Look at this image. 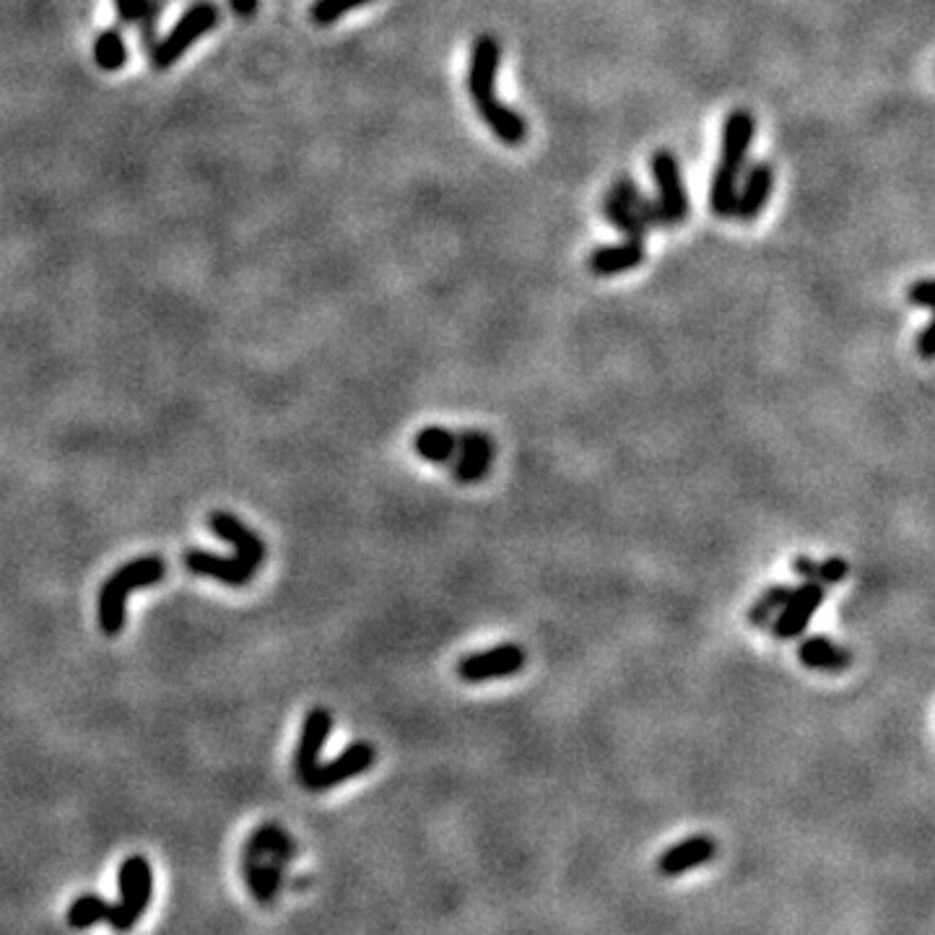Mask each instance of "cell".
I'll return each instance as SVG.
<instances>
[{
	"label": "cell",
	"mask_w": 935,
	"mask_h": 935,
	"mask_svg": "<svg viewBox=\"0 0 935 935\" xmlns=\"http://www.w3.org/2000/svg\"><path fill=\"white\" fill-rule=\"evenodd\" d=\"M772 190H774V166L770 162H753L746 170L744 185H738L736 211H733V216L744 224L757 222L761 211H764V205L770 203Z\"/></svg>",
	"instance_id": "cell-10"
},
{
	"label": "cell",
	"mask_w": 935,
	"mask_h": 935,
	"mask_svg": "<svg viewBox=\"0 0 935 935\" xmlns=\"http://www.w3.org/2000/svg\"><path fill=\"white\" fill-rule=\"evenodd\" d=\"M494 460V445L489 434L478 429H465L458 434V450L452 463V476L460 484H476L489 473Z\"/></svg>",
	"instance_id": "cell-9"
},
{
	"label": "cell",
	"mask_w": 935,
	"mask_h": 935,
	"mask_svg": "<svg viewBox=\"0 0 935 935\" xmlns=\"http://www.w3.org/2000/svg\"><path fill=\"white\" fill-rule=\"evenodd\" d=\"M527 654L520 645L502 643L491 650L465 654L458 663V676L467 684H481L491 678H510L525 668Z\"/></svg>",
	"instance_id": "cell-6"
},
{
	"label": "cell",
	"mask_w": 935,
	"mask_h": 935,
	"mask_svg": "<svg viewBox=\"0 0 935 935\" xmlns=\"http://www.w3.org/2000/svg\"><path fill=\"white\" fill-rule=\"evenodd\" d=\"M600 213H603L608 224L616 226L626 239H645L647 234H650V229L643 224V219H639L637 213H634L613 190H608V196L600 200Z\"/></svg>",
	"instance_id": "cell-25"
},
{
	"label": "cell",
	"mask_w": 935,
	"mask_h": 935,
	"mask_svg": "<svg viewBox=\"0 0 935 935\" xmlns=\"http://www.w3.org/2000/svg\"><path fill=\"white\" fill-rule=\"evenodd\" d=\"M476 110L484 117V123L489 125V130L507 146H523L527 140V120L520 115L518 110H512L510 104H504L502 99H497V94L489 99H481L476 102Z\"/></svg>",
	"instance_id": "cell-18"
},
{
	"label": "cell",
	"mask_w": 935,
	"mask_h": 935,
	"mask_svg": "<svg viewBox=\"0 0 935 935\" xmlns=\"http://www.w3.org/2000/svg\"><path fill=\"white\" fill-rule=\"evenodd\" d=\"M793 572L798 577L811 579L819 585H839L842 579L850 574V564L842 557H830V559H811V557H795Z\"/></svg>",
	"instance_id": "cell-23"
},
{
	"label": "cell",
	"mask_w": 935,
	"mask_h": 935,
	"mask_svg": "<svg viewBox=\"0 0 935 935\" xmlns=\"http://www.w3.org/2000/svg\"><path fill=\"white\" fill-rule=\"evenodd\" d=\"M242 858L273 860V863L289 865L297 858V842L280 824H260L245 842Z\"/></svg>",
	"instance_id": "cell-16"
},
{
	"label": "cell",
	"mask_w": 935,
	"mask_h": 935,
	"mask_svg": "<svg viewBox=\"0 0 935 935\" xmlns=\"http://www.w3.org/2000/svg\"><path fill=\"white\" fill-rule=\"evenodd\" d=\"M824 603V585L806 579L800 587H793L790 596L772 621V634L777 639H798L806 632L808 621Z\"/></svg>",
	"instance_id": "cell-7"
},
{
	"label": "cell",
	"mask_w": 935,
	"mask_h": 935,
	"mask_svg": "<svg viewBox=\"0 0 935 935\" xmlns=\"http://www.w3.org/2000/svg\"><path fill=\"white\" fill-rule=\"evenodd\" d=\"M331 731H333V714L327 712L325 707H315V710L307 712L302 736H299V744H297V753H294V770H297L299 780H302L304 774L320 761V751H323Z\"/></svg>",
	"instance_id": "cell-14"
},
{
	"label": "cell",
	"mask_w": 935,
	"mask_h": 935,
	"mask_svg": "<svg viewBox=\"0 0 935 935\" xmlns=\"http://www.w3.org/2000/svg\"><path fill=\"white\" fill-rule=\"evenodd\" d=\"M219 24V9L213 3H196L192 9L183 13V18L175 24V29L166 35L162 42L153 45L151 60L157 71H170L179 58L198 42L200 37L209 35L213 26Z\"/></svg>",
	"instance_id": "cell-3"
},
{
	"label": "cell",
	"mask_w": 935,
	"mask_h": 935,
	"mask_svg": "<svg viewBox=\"0 0 935 935\" xmlns=\"http://www.w3.org/2000/svg\"><path fill=\"white\" fill-rule=\"evenodd\" d=\"M611 190L616 192V196L624 200L626 205H629V209L637 213L639 219H643V224L647 226V229H663L665 226V219H663V211H660V205H658V200L654 198H650L647 196V192L643 190V187H639V183L634 177H629V175H621L616 183L611 185ZM668 229V226H665Z\"/></svg>",
	"instance_id": "cell-21"
},
{
	"label": "cell",
	"mask_w": 935,
	"mask_h": 935,
	"mask_svg": "<svg viewBox=\"0 0 935 935\" xmlns=\"http://www.w3.org/2000/svg\"><path fill=\"white\" fill-rule=\"evenodd\" d=\"M798 658L800 663L811 668V671H824V673L845 671L852 660L845 647L832 643V639L821 637V634H816V637H806L803 643H800Z\"/></svg>",
	"instance_id": "cell-20"
},
{
	"label": "cell",
	"mask_w": 935,
	"mask_h": 935,
	"mask_svg": "<svg viewBox=\"0 0 935 935\" xmlns=\"http://www.w3.org/2000/svg\"><path fill=\"white\" fill-rule=\"evenodd\" d=\"M793 587L790 585H770L761 596L753 600L751 608L746 611V621L753 626V629H766V626L772 624L774 616L780 613V608L790 596Z\"/></svg>",
	"instance_id": "cell-27"
},
{
	"label": "cell",
	"mask_w": 935,
	"mask_h": 935,
	"mask_svg": "<svg viewBox=\"0 0 935 935\" xmlns=\"http://www.w3.org/2000/svg\"><path fill=\"white\" fill-rule=\"evenodd\" d=\"M645 260H647L645 239L624 237V242L619 245L596 247V250L590 252V258H587V269L600 278H608V276H619V273L634 271L637 265H643Z\"/></svg>",
	"instance_id": "cell-15"
},
{
	"label": "cell",
	"mask_w": 935,
	"mask_h": 935,
	"mask_svg": "<svg viewBox=\"0 0 935 935\" xmlns=\"http://www.w3.org/2000/svg\"><path fill=\"white\" fill-rule=\"evenodd\" d=\"M94 58H97V65L102 71L123 68L125 60H128V50H125L123 37L112 29L102 32V35L97 37V42H94Z\"/></svg>",
	"instance_id": "cell-28"
},
{
	"label": "cell",
	"mask_w": 935,
	"mask_h": 935,
	"mask_svg": "<svg viewBox=\"0 0 935 935\" xmlns=\"http://www.w3.org/2000/svg\"><path fill=\"white\" fill-rule=\"evenodd\" d=\"M652 179L658 187V205L663 211L665 226L684 224L691 213L689 192H686L684 175H681L678 159L671 151H654L652 153Z\"/></svg>",
	"instance_id": "cell-5"
},
{
	"label": "cell",
	"mask_w": 935,
	"mask_h": 935,
	"mask_svg": "<svg viewBox=\"0 0 935 935\" xmlns=\"http://www.w3.org/2000/svg\"><path fill=\"white\" fill-rule=\"evenodd\" d=\"M753 136H757V120L751 112L733 110L725 117L723 140H720V164L727 170L740 172L748 162V151H751Z\"/></svg>",
	"instance_id": "cell-13"
},
{
	"label": "cell",
	"mask_w": 935,
	"mask_h": 935,
	"mask_svg": "<svg viewBox=\"0 0 935 935\" xmlns=\"http://www.w3.org/2000/svg\"><path fill=\"white\" fill-rule=\"evenodd\" d=\"M183 564L190 570L192 574H200V577H213L219 579V583L229 585V587H245L247 583H252V577H255V570L252 566H247L239 557H216V553L209 551H200V549H190L185 551Z\"/></svg>",
	"instance_id": "cell-12"
},
{
	"label": "cell",
	"mask_w": 935,
	"mask_h": 935,
	"mask_svg": "<svg viewBox=\"0 0 935 935\" xmlns=\"http://www.w3.org/2000/svg\"><path fill=\"white\" fill-rule=\"evenodd\" d=\"M284 868L286 865L273 863V860L242 858L245 884L260 905H273L276 901L280 886H284Z\"/></svg>",
	"instance_id": "cell-19"
},
{
	"label": "cell",
	"mask_w": 935,
	"mask_h": 935,
	"mask_svg": "<svg viewBox=\"0 0 935 935\" xmlns=\"http://www.w3.org/2000/svg\"><path fill=\"white\" fill-rule=\"evenodd\" d=\"M714 855H718V845H714V839L689 837V839L678 842V845L668 847V850L660 855L658 871L668 878H676V876H681V873L691 871V868L712 863Z\"/></svg>",
	"instance_id": "cell-17"
},
{
	"label": "cell",
	"mask_w": 935,
	"mask_h": 935,
	"mask_svg": "<svg viewBox=\"0 0 935 935\" xmlns=\"http://www.w3.org/2000/svg\"><path fill=\"white\" fill-rule=\"evenodd\" d=\"M166 564L162 557H138L115 570L104 579L102 590H99V629L107 637H117L125 629V616H128V598L133 590L140 587H153L164 579Z\"/></svg>",
	"instance_id": "cell-1"
},
{
	"label": "cell",
	"mask_w": 935,
	"mask_h": 935,
	"mask_svg": "<svg viewBox=\"0 0 935 935\" xmlns=\"http://www.w3.org/2000/svg\"><path fill=\"white\" fill-rule=\"evenodd\" d=\"M413 450L426 463H450L458 450V434L445 429V426H424L416 437H413Z\"/></svg>",
	"instance_id": "cell-22"
},
{
	"label": "cell",
	"mask_w": 935,
	"mask_h": 935,
	"mask_svg": "<svg viewBox=\"0 0 935 935\" xmlns=\"http://www.w3.org/2000/svg\"><path fill=\"white\" fill-rule=\"evenodd\" d=\"M499 63H502V45L494 35H478L471 47V63H467V91L473 102L494 97Z\"/></svg>",
	"instance_id": "cell-8"
},
{
	"label": "cell",
	"mask_w": 935,
	"mask_h": 935,
	"mask_svg": "<svg viewBox=\"0 0 935 935\" xmlns=\"http://www.w3.org/2000/svg\"><path fill=\"white\" fill-rule=\"evenodd\" d=\"M120 897L112 905L107 925L115 933H130L151 907L153 899V871L144 855H130L120 863L117 873Z\"/></svg>",
	"instance_id": "cell-2"
},
{
	"label": "cell",
	"mask_w": 935,
	"mask_h": 935,
	"mask_svg": "<svg viewBox=\"0 0 935 935\" xmlns=\"http://www.w3.org/2000/svg\"><path fill=\"white\" fill-rule=\"evenodd\" d=\"M209 525L219 538H224L226 544L234 546V557L242 559L245 564L252 566L255 572L260 570V564H263L265 559V546L252 527H247L242 520L232 512H211Z\"/></svg>",
	"instance_id": "cell-11"
},
{
	"label": "cell",
	"mask_w": 935,
	"mask_h": 935,
	"mask_svg": "<svg viewBox=\"0 0 935 935\" xmlns=\"http://www.w3.org/2000/svg\"><path fill=\"white\" fill-rule=\"evenodd\" d=\"M907 302L914 307H923V310H931L933 307V280L931 278H920L910 284V289H907Z\"/></svg>",
	"instance_id": "cell-31"
},
{
	"label": "cell",
	"mask_w": 935,
	"mask_h": 935,
	"mask_svg": "<svg viewBox=\"0 0 935 935\" xmlns=\"http://www.w3.org/2000/svg\"><path fill=\"white\" fill-rule=\"evenodd\" d=\"M374 761H377L374 746L366 744V740H357V744L346 746L333 761H325V764H320L317 761V764L312 766L299 783L312 793H325L331 790V787L349 783V780L359 777V774H364L366 770H372Z\"/></svg>",
	"instance_id": "cell-4"
},
{
	"label": "cell",
	"mask_w": 935,
	"mask_h": 935,
	"mask_svg": "<svg viewBox=\"0 0 935 935\" xmlns=\"http://www.w3.org/2000/svg\"><path fill=\"white\" fill-rule=\"evenodd\" d=\"M933 340H935V327H933V323H927L923 331H920V336H918V353L920 357L925 359V362H931L933 359Z\"/></svg>",
	"instance_id": "cell-33"
},
{
	"label": "cell",
	"mask_w": 935,
	"mask_h": 935,
	"mask_svg": "<svg viewBox=\"0 0 935 935\" xmlns=\"http://www.w3.org/2000/svg\"><path fill=\"white\" fill-rule=\"evenodd\" d=\"M146 3H149V0H115V11H117L120 24H125V26L138 24V18L144 16V11H146Z\"/></svg>",
	"instance_id": "cell-32"
},
{
	"label": "cell",
	"mask_w": 935,
	"mask_h": 935,
	"mask_svg": "<svg viewBox=\"0 0 935 935\" xmlns=\"http://www.w3.org/2000/svg\"><path fill=\"white\" fill-rule=\"evenodd\" d=\"M110 912H112V901L99 897V894H82V897L71 901L65 920H68L71 931H89L94 925L107 923V920H110Z\"/></svg>",
	"instance_id": "cell-24"
},
{
	"label": "cell",
	"mask_w": 935,
	"mask_h": 935,
	"mask_svg": "<svg viewBox=\"0 0 935 935\" xmlns=\"http://www.w3.org/2000/svg\"><path fill=\"white\" fill-rule=\"evenodd\" d=\"M229 5H232V11L237 13V16L247 18V16H252V13H255L258 0H229Z\"/></svg>",
	"instance_id": "cell-34"
},
{
	"label": "cell",
	"mask_w": 935,
	"mask_h": 935,
	"mask_svg": "<svg viewBox=\"0 0 935 935\" xmlns=\"http://www.w3.org/2000/svg\"><path fill=\"white\" fill-rule=\"evenodd\" d=\"M372 0H315V5H312V22L320 26H331L336 24L340 16H346L349 11L364 9V5H370Z\"/></svg>",
	"instance_id": "cell-29"
},
{
	"label": "cell",
	"mask_w": 935,
	"mask_h": 935,
	"mask_svg": "<svg viewBox=\"0 0 935 935\" xmlns=\"http://www.w3.org/2000/svg\"><path fill=\"white\" fill-rule=\"evenodd\" d=\"M738 175L740 172L727 170L723 164H718V170H714L710 187V209L718 219H731L733 211H736Z\"/></svg>",
	"instance_id": "cell-26"
},
{
	"label": "cell",
	"mask_w": 935,
	"mask_h": 935,
	"mask_svg": "<svg viewBox=\"0 0 935 935\" xmlns=\"http://www.w3.org/2000/svg\"><path fill=\"white\" fill-rule=\"evenodd\" d=\"M157 18H159V0H149V3H146L144 16L138 18L140 45H144V50H153V45H157Z\"/></svg>",
	"instance_id": "cell-30"
}]
</instances>
